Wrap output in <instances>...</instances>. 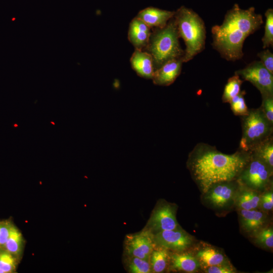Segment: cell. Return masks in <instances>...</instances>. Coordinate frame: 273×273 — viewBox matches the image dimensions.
<instances>
[{"label": "cell", "instance_id": "obj_1", "mask_svg": "<svg viewBox=\"0 0 273 273\" xmlns=\"http://www.w3.org/2000/svg\"><path fill=\"white\" fill-rule=\"evenodd\" d=\"M250 157V152L238 149L226 154L214 146L199 143L190 152L187 166L202 194L214 184L237 180Z\"/></svg>", "mask_w": 273, "mask_h": 273}, {"label": "cell", "instance_id": "obj_2", "mask_svg": "<svg viewBox=\"0 0 273 273\" xmlns=\"http://www.w3.org/2000/svg\"><path fill=\"white\" fill-rule=\"evenodd\" d=\"M262 23L261 15L256 13L253 7L245 10L235 4L226 13L222 23L212 28L213 47L228 60L240 59L244 40Z\"/></svg>", "mask_w": 273, "mask_h": 273}, {"label": "cell", "instance_id": "obj_3", "mask_svg": "<svg viewBox=\"0 0 273 273\" xmlns=\"http://www.w3.org/2000/svg\"><path fill=\"white\" fill-rule=\"evenodd\" d=\"M178 33L184 40L186 49L183 62L192 59L205 47L206 29L204 21L196 12L184 6L175 12L173 16Z\"/></svg>", "mask_w": 273, "mask_h": 273}, {"label": "cell", "instance_id": "obj_4", "mask_svg": "<svg viewBox=\"0 0 273 273\" xmlns=\"http://www.w3.org/2000/svg\"><path fill=\"white\" fill-rule=\"evenodd\" d=\"M179 37L173 17L165 26L156 28L151 34L146 48L152 57L155 70L170 60L182 59L184 51L179 45Z\"/></svg>", "mask_w": 273, "mask_h": 273}, {"label": "cell", "instance_id": "obj_5", "mask_svg": "<svg viewBox=\"0 0 273 273\" xmlns=\"http://www.w3.org/2000/svg\"><path fill=\"white\" fill-rule=\"evenodd\" d=\"M242 135L239 149L250 152L256 146L272 136L273 124L265 116L260 107L249 109L241 116Z\"/></svg>", "mask_w": 273, "mask_h": 273}, {"label": "cell", "instance_id": "obj_6", "mask_svg": "<svg viewBox=\"0 0 273 273\" xmlns=\"http://www.w3.org/2000/svg\"><path fill=\"white\" fill-rule=\"evenodd\" d=\"M239 187L237 180L214 184L202 194V202L218 214L226 213L235 208Z\"/></svg>", "mask_w": 273, "mask_h": 273}, {"label": "cell", "instance_id": "obj_7", "mask_svg": "<svg viewBox=\"0 0 273 273\" xmlns=\"http://www.w3.org/2000/svg\"><path fill=\"white\" fill-rule=\"evenodd\" d=\"M273 169L250 153V159L237 180L243 186L262 193L272 187Z\"/></svg>", "mask_w": 273, "mask_h": 273}, {"label": "cell", "instance_id": "obj_8", "mask_svg": "<svg viewBox=\"0 0 273 273\" xmlns=\"http://www.w3.org/2000/svg\"><path fill=\"white\" fill-rule=\"evenodd\" d=\"M177 206L165 200H160L152 211L145 229L152 234L179 226L176 220Z\"/></svg>", "mask_w": 273, "mask_h": 273}, {"label": "cell", "instance_id": "obj_9", "mask_svg": "<svg viewBox=\"0 0 273 273\" xmlns=\"http://www.w3.org/2000/svg\"><path fill=\"white\" fill-rule=\"evenodd\" d=\"M235 74L244 80L250 82L260 92L262 96H273V74L260 61H255Z\"/></svg>", "mask_w": 273, "mask_h": 273}, {"label": "cell", "instance_id": "obj_10", "mask_svg": "<svg viewBox=\"0 0 273 273\" xmlns=\"http://www.w3.org/2000/svg\"><path fill=\"white\" fill-rule=\"evenodd\" d=\"M155 244L173 252H181L191 249L195 244L194 237L180 226L175 229L161 231L153 234Z\"/></svg>", "mask_w": 273, "mask_h": 273}, {"label": "cell", "instance_id": "obj_11", "mask_svg": "<svg viewBox=\"0 0 273 273\" xmlns=\"http://www.w3.org/2000/svg\"><path fill=\"white\" fill-rule=\"evenodd\" d=\"M155 246L153 234L146 230L135 234H129L125 237V250L127 256L149 261Z\"/></svg>", "mask_w": 273, "mask_h": 273}, {"label": "cell", "instance_id": "obj_12", "mask_svg": "<svg viewBox=\"0 0 273 273\" xmlns=\"http://www.w3.org/2000/svg\"><path fill=\"white\" fill-rule=\"evenodd\" d=\"M237 210L241 230L250 237L268 225L267 212L259 209Z\"/></svg>", "mask_w": 273, "mask_h": 273}, {"label": "cell", "instance_id": "obj_13", "mask_svg": "<svg viewBox=\"0 0 273 273\" xmlns=\"http://www.w3.org/2000/svg\"><path fill=\"white\" fill-rule=\"evenodd\" d=\"M191 250L200 262L201 270L208 266L230 262L222 250L205 242L195 243Z\"/></svg>", "mask_w": 273, "mask_h": 273}, {"label": "cell", "instance_id": "obj_14", "mask_svg": "<svg viewBox=\"0 0 273 273\" xmlns=\"http://www.w3.org/2000/svg\"><path fill=\"white\" fill-rule=\"evenodd\" d=\"M191 250V249H190ZM190 250L181 252H170L169 267L171 270L185 272H196L201 270L197 258Z\"/></svg>", "mask_w": 273, "mask_h": 273}, {"label": "cell", "instance_id": "obj_15", "mask_svg": "<svg viewBox=\"0 0 273 273\" xmlns=\"http://www.w3.org/2000/svg\"><path fill=\"white\" fill-rule=\"evenodd\" d=\"M181 59L170 60L155 70L152 77L155 84L168 86L171 84L179 75L183 63Z\"/></svg>", "mask_w": 273, "mask_h": 273}, {"label": "cell", "instance_id": "obj_16", "mask_svg": "<svg viewBox=\"0 0 273 273\" xmlns=\"http://www.w3.org/2000/svg\"><path fill=\"white\" fill-rule=\"evenodd\" d=\"M174 11H169L154 7H148L139 12L136 17L150 28H161L173 17Z\"/></svg>", "mask_w": 273, "mask_h": 273}, {"label": "cell", "instance_id": "obj_17", "mask_svg": "<svg viewBox=\"0 0 273 273\" xmlns=\"http://www.w3.org/2000/svg\"><path fill=\"white\" fill-rule=\"evenodd\" d=\"M150 27L138 17L130 23L128 39L135 49L142 50L146 48L151 35Z\"/></svg>", "mask_w": 273, "mask_h": 273}, {"label": "cell", "instance_id": "obj_18", "mask_svg": "<svg viewBox=\"0 0 273 273\" xmlns=\"http://www.w3.org/2000/svg\"><path fill=\"white\" fill-rule=\"evenodd\" d=\"M130 63L138 75L152 79L155 69L152 57L148 52L135 49L130 58Z\"/></svg>", "mask_w": 273, "mask_h": 273}, {"label": "cell", "instance_id": "obj_19", "mask_svg": "<svg viewBox=\"0 0 273 273\" xmlns=\"http://www.w3.org/2000/svg\"><path fill=\"white\" fill-rule=\"evenodd\" d=\"M261 193L239 184L235 199V207L237 210L259 209Z\"/></svg>", "mask_w": 273, "mask_h": 273}, {"label": "cell", "instance_id": "obj_20", "mask_svg": "<svg viewBox=\"0 0 273 273\" xmlns=\"http://www.w3.org/2000/svg\"><path fill=\"white\" fill-rule=\"evenodd\" d=\"M169 261L170 251L155 245L149 258L152 272L155 273L164 272L169 267Z\"/></svg>", "mask_w": 273, "mask_h": 273}, {"label": "cell", "instance_id": "obj_21", "mask_svg": "<svg viewBox=\"0 0 273 273\" xmlns=\"http://www.w3.org/2000/svg\"><path fill=\"white\" fill-rule=\"evenodd\" d=\"M250 153L261 159L273 169L272 136L258 144Z\"/></svg>", "mask_w": 273, "mask_h": 273}, {"label": "cell", "instance_id": "obj_22", "mask_svg": "<svg viewBox=\"0 0 273 273\" xmlns=\"http://www.w3.org/2000/svg\"><path fill=\"white\" fill-rule=\"evenodd\" d=\"M251 238L258 247L265 250L273 248V229L271 225H267L256 232Z\"/></svg>", "mask_w": 273, "mask_h": 273}, {"label": "cell", "instance_id": "obj_23", "mask_svg": "<svg viewBox=\"0 0 273 273\" xmlns=\"http://www.w3.org/2000/svg\"><path fill=\"white\" fill-rule=\"evenodd\" d=\"M243 82V80L236 74L228 79L222 96L223 103H229L234 97L240 93Z\"/></svg>", "mask_w": 273, "mask_h": 273}, {"label": "cell", "instance_id": "obj_24", "mask_svg": "<svg viewBox=\"0 0 273 273\" xmlns=\"http://www.w3.org/2000/svg\"><path fill=\"white\" fill-rule=\"evenodd\" d=\"M22 245L21 233L15 226L11 225L8 238L4 245L7 251L12 254H18L21 251Z\"/></svg>", "mask_w": 273, "mask_h": 273}, {"label": "cell", "instance_id": "obj_25", "mask_svg": "<svg viewBox=\"0 0 273 273\" xmlns=\"http://www.w3.org/2000/svg\"><path fill=\"white\" fill-rule=\"evenodd\" d=\"M126 259V266L129 272L150 273L152 272L149 260L131 256H128Z\"/></svg>", "mask_w": 273, "mask_h": 273}, {"label": "cell", "instance_id": "obj_26", "mask_svg": "<svg viewBox=\"0 0 273 273\" xmlns=\"http://www.w3.org/2000/svg\"><path fill=\"white\" fill-rule=\"evenodd\" d=\"M265 24L264 34L262 41L263 48L265 49L273 43V10L267 9L265 13Z\"/></svg>", "mask_w": 273, "mask_h": 273}, {"label": "cell", "instance_id": "obj_27", "mask_svg": "<svg viewBox=\"0 0 273 273\" xmlns=\"http://www.w3.org/2000/svg\"><path fill=\"white\" fill-rule=\"evenodd\" d=\"M245 90H242L240 93L234 97L231 101V109L234 114L236 116H243L248 114L249 109L245 103L244 95Z\"/></svg>", "mask_w": 273, "mask_h": 273}, {"label": "cell", "instance_id": "obj_28", "mask_svg": "<svg viewBox=\"0 0 273 273\" xmlns=\"http://www.w3.org/2000/svg\"><path fill=\"white\" fill-rule=\"evenodd\" d=\"M16 267V262L12 254L8 251L0 252V269L4 273L11 272Z\"/></svg>", "mask_w": 273, "mask_h": 273}, {"label": "cell", "instance_id": "obj_29", "mask_svg": "<svg viewBox=\"0 0 273 273\" xmlns=\"http://www.w3.org/2000/svg\"><path fill=\"white\" fill-rule=\"evenodd\" d=\"M273 208V193L272 187L261 193L259 209L268 212Z\"/></svg>", "mask_w": 273, "mask_h": 273}, {"label": "cell", "instance_id": "obj_30", "mask_svg": "<svg viewBox=\"0 0 273 273\" xmlns=\"http://www.w3.org/2000/svg\"><path fill=\"white\" fill-rule=\"evenodd\" d=\"M202 270L206 273H236L238 272L230 262L208 266L202 269Z\"/></svg>", "mask_w": 273, "mask_h": 273}, {"label": "cell", "instance_id": "obj_31", "mask_svg": "<svg viewBox=\"0 0 273 273\" xmlns=\"http://www.w3.org/2000/svg\"><path fill=\"white\" fill-rule=\"evenodd\" d=\"M260 108L267 120L273 124V96H262Z\"/></svg>", "mask_w": 273, "mask_h": 273}, {"label": "cell", "instance_id": "obj_32", "mask_svg": "<svg viewBox=\"0 0 273 273\" xmlns=\"http://www.w3.org/2000/svg\"><path fill=\"white\" fill-rule=\"evenodd\" d=\"M257 56L260 59V62L263 66L273 74V55L269 50L261 51Z\"/></svg>", "mask_w": 273, "mask_h": 273}, {"label": "cell", "instance_id": "obj_33", "mask_svg": "<svg viewBox=\"0 0 273 273\" xmlns=\"http://www.w3.org/2000/svg\"><path fill=\"white\" fill-rule=\"evenodd\" d=\"M11 225L9 222H0V246H4L9 235Z\"/></svg>", "mask_w": 273, "mask_h": 273}, {"label": "cell", "instance_id": "obj_34", "mask_svg": "<svg viewBox=\"0 0 273 273\" xmlns=\"http://www.w3.org/2000/svg\"><path fill=\"white\" fill-rule=\"evenodd\" d=\"M0 273H4L3 271L0 269Z\"/></svg>", "mask_w": 273, "mask_h": 273}]
</instances>
